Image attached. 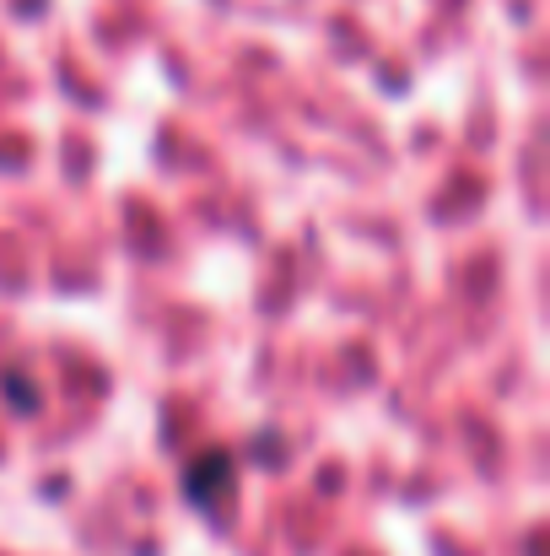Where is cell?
I'll return each instance as SVG.
<instances>
[{
  "label": "cell",
  "instance_id": "obj_1",
  "mask_svg": "<svg viewBox=\"0 0 550 556\" xmlns=\"http://www.w3.org/2000/svg\"><path fill=\"white\" fill-rule=\"evenodd\" d=\"M183 497L200 514H227L238 497V454L232 448H205L183 465Z\"/></svg>",
  "mask_w": 550,
  "mask_h": 556
},
{
  "label": "cell",
  "instance_id": "obj_2",
  "mask_svg": "<svg viewBox=\"0 0 550 556\" xmlns=\"http://www.w3.org/2000/svg\"><path fill=\"white\" fill-rule=\"evenodd\" d=\"M22 378H27L22 368H5V372H0V389H5V400H11L16 410H38V383L27 389Z\"/></svg>",
  "mask_w": 550,
  "mask_h": 556
}]
</instances>
